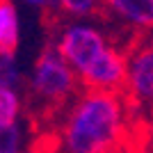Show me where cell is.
<instances>
[{"label":"cell","mask_w":153,"mask_h":153,"mask_svg":"<svg viewBox=\"0 0 153 153\" xmlns=\"http://www.w3.org/2000/svg\"><path fill=\"white\" fill-rule=\"evenodd\" d=\"M21 114H23V98L19 89L0 85V126L21 123Z\"/></svg>","instance_id":"cell-8"},{"label":"cell","mask_w":153,"mask_h":153,"mask_svg":"<svg viewBox=\"0 0 153 153\" xmlns=\"http://www.w3.org/2000/svg\"><path fill=\"white\" fill-rule=\"evenodd\" d=\"M133 108L123 94L82 89L62 112L53 153L123 151L130 135Z\"/></svg>","instance_id":"cell-1"},{"label":"cell","mask_w":153,"mask_h":153,"mask_svg":"<svg viewBox=\"0 0 153 153\" xmlns=\"http://www.w3.org/2000/svg\"><path fill=\"white\" fill-rule=\"evenodd\" d=\"M114 153H126V149H123V151H114Z\"/></svg>","instance_id":"cell-12"},{"label":"cell","mask_w":153,"mask_h":153,"mask_svg":"<svg viewBox=\"0 0 153 153\" xmlns=\"http://www.w3.org/2000/svg\"><path fill=\"white\" fill-rule=\"evenodd\" d=\"M101 16L135 41L153 34V0H101Z\"/></svg>","instance_id":"cell-6"},{"label":"cell","mask_w":153,"mask_h":153,"mask_svg":"<svg viewBox=\"0 0 153 153\" xmlns=\"http://www.w3.org/2000/svg\"><path fill=\"white\" fill-rule=\"evenodd\" d=\"M0 153H30L25 146V133L21 123L0 126Z\"/></svg>","instance_id":"cell-9"},{"label":"cell","mask_w":153,"mask_h":153,"mask_svg":"<svg viewBox=\"0 0 153 153\" xmlns=\"http://www.w3.org/2000/svg\"><path fill=\"white\" fill-rule=\"evenodd\" d=\"M27 5H34V7H41V9H44L46 7V0H25Z\"/></svg>","instance_id":"cell-11"},{"label":"cell","mask_w":153,"mask_h":153,"mask_svg":"<svg viewBox=\"0 0 153 153\" xmlns=\"http://www.w3.org/2000/svg\"><path fill=\"white\" fill-rule=\"evenodd\" d=\"M123 96L133 112L153 105V34L137 39L128 48V78Z\"/></svg>","instance_id":"cell-4"},{"label":"cell","mask_w":153,"mask_h":153,"mask_svg":"<svg viewBox=\"0 0 153 153\" xmlns=\"http://www.w3.org/2000/svg\"><path fill=\"white\" fill-rule=\"evenodd\" d=\"M21 39V23L14 0H0V51L16 53Z\"/></svg>","instance_id":"cell-7"},{"label":"cell","mask_w":153,"mask_h":153,"mask_svg":"<svg viewBox=\"0 0 153 153\" xmlns=\"http://www.w3.org/2000/svg\"><path fill=\"white\" fill-rule=\"evenodd\" d=\"M151 153H153V149H151Z\"/></svg>","instance_id":"cell-13"},{"label":"cell","mask_w":153,"mask_h":153,"mask_svg":"<svg viewBox=\"0 0 153 153\" xmlns=\"http://www.w3.org/2000/svg\"><path fill=\"white\" fill-rule=\"evenodd\" d=\"M80 91L82 85L78 80V73L59 55L57 46L48 41L32 66L27 80V103L44 117L62 114Z\"/></svg>","instance_id":"cell-2"},{"label":"cell","mask_w":153,"mask_h":153,"mask_svg":"<svg viewBox=\"0 0 153 153\" xmlns=\"http://www.w3.org/2000/svg\"><path fill=\"white\" fill-rule=\"evenodd\" d=\"M55 27L57 34L51 41L57 46L59 55L69 62V66L78 73V80L105 53L110 44H114V37L110 32L89 21H69L57 23Z\"/></svg>","instance_id":"cell-3"},{"label":"cell","mask_w":153,"mask_h":153,"mask_svg":"<svg viewBox=\"0 0 153 153\" xmlns=\"http://www.w3.org/2000/svg\"><path fill=\"white\" fill-rule=\"evenodd\" d=\"M126 78H128V48L114 41L80 76V85H82V89H98V91L123 94Z\"/></svg>","instance_id":"cell-5"},{"label":"cell","mask_w":153,"mask_h":153,"mask_svg":"<svg viewBox=\"0 0 153 153\" xmlns=\"http://www.w3.org/2000/svg\"><path fill=\"white\" fill-rule=\"evenodd\" d=\"M62 14L73 21L101 16V0H62Z\"/></svg>","instance_id":"cell-10"}]
</instances>
